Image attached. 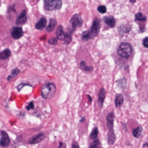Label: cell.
<instances>
[{
    "instance_id": "obj_1",
    "label": "cell",
    "mask_w": 148,
    "mask_h": 148,
    "mask_svg": "<svg viewBox=\"0 0 148 148\" xmlns=\"http://www.w3.org/2000/svg\"><path fill=\"white\" fill-rule=\"evenodd\" d=\"M56 91L55 85L52 82L44 84L41 88V96L45 99H50L54 97Z\"/></svg>"
},
{
    "instance_id": "obj_2",
    "label": "cell",
    "mask_w": 148,
    "mask_h": 148,
    "mask_svg": "<svg viewBox=\"0 0 148 148\" xmlns=\"http://www.w3.org/2000/svg\"><path fill=\"white\" fill-rule=\"evenodd\" d=\"M117 54L124 58H129L134 52V48L129 43L122 42L117 49Z\"/></svg>"
},
{
    "instance_id": "obj_3",
    "label": "cell",
    "mask_w": 148,
    "mask_h": 148,
    "mask_svg": "<svg viewBox=\"0 0 148 148\" xmlns=\"http://www.w3.org/2000/svg\"><path fill=\"white\" fill-rule=\"evenodd\" d=\"M43 2L44 9L47 11L58 10L62 6V1L61 0H44Z\"/></svg>"
},
{
    "instance_id": "obj_4",
    "label": "cell",
    "mask_w": 148,
    "mask_h": 148,
    "mask_svg": "<svg viewBox=\"0 0 148 148\" xmlns=\"http://www.w3.org/2000/svg\"><path fill=\"white\" fill-rule=\"evenodd\" d=\"M101 20L98 18H95L93 20L92 25L90 30H88L90 39L94 38L100 32Z\"/></svg>"
},
{
    "instance_id": "obj_5",
    "label": "cell",
    "mask_w": 148,
    "mask_h": 148,
    "mask_svg": "<svg viewBox=\"0 0 148 148\" xmlns=\"http://www.w3.org/2000/svg\"><path fill=\"white\" fill-rule=\"evenodd\" d=\"M83 19L79 14H76L72 16L70 20V24L72 27V32H74L77 28L83 26Z\"/></svg>"
},
{
    "instance_id": "obj_6",
    "label": "cell",
    "mask_w": 148,
    "mask_h": 148,
    "mask_svg": "<svg viewBox=\"0 0 148 148\" xmlns=\"http://www.w3.org/2000/svg\"><path fill=\"white\" fill-rule=\"evenodd\" d=\"M24 32L21 27H13L11 30V35L14 40H19L24 36Z\"/></svg>"
},
{
    "instance_id": "obj_7",
    "label": "cell",
    "mask_w": 148,
    "mask_h": 148,
    "mask_svg": "<svg viewBox=\"0 0 148 148\" xmlns=\"http://www.w3.org/2000/svg\"><path fill=\"white\" fill-rule=\"evenodd\" d=\"M115 115L113 112L108 113L106 117L107 126L108 129V132H114V122Z\"/></svg>"
},
{
    "instance_id": "obj_8",
    "label": "cell",
    "mask_w": 148,
    "mask_h": 148,
    "mask_svg": "<svg viewBox=\"0 0 148 148\" xmlns=\"http://www.w3.org/2000/svg\"><path fill=\"white\" fill-rule=\"evenodd\" d=\"M27 11L26 10H23L17 18L16 24L18 26H23L26 24L28 21Z\"/></svg>"
},
{
    "instance_id": "obj_9",
    "label": "cell",
    "mask_w": 148,
    "mask_h": 148,
    "mask_svg": "<svg viewBox=\"0 0 148 148\" xmlns=\"http://www.w3.org/2000/svg\"><path fill=\"white\" fill-rule=\"evenodd\" d=\"M11 141L9 136L6 132L2 130L1 132L0 145L3 148H7L10 145Z\"/></svg>"
},
{
    "instance_id": "obj_10",
    "label": "cell",
    "mask_w": 148,
    "mask_h": 148,
    "mask_svg": "<svg viewBox=\"0 0 148 148\" xmlns=\"http://www.w3.org/2000/svg\"><path fill=\"white\" fill-rule=\"evenodd\" d=\"M106 91L105 89L102 88L99 90L98 93V104L100 108L103 107L104 101L106 98Z\"/></svg>"
},
{
    "instance_id": "obj_11",
    "label": "cell",
    "mask_w": 148,
    "mask_h": 148,
    "mask_svg": "<svg viewBox=\"0 0 148 148\" xmlns=\"http://www.w3.org/2000/svg\"><path fill=\"white\" fill-rule=\"evenodd\" d=\"M47 22V19L45 17H41L35 24V28L40 31L43 30L46 28Z\"/></svg>"
},
{
    "instance_id": "obj_12",
    "label": "cell",
    "mask_w": 148,
    "mask_h": 148,
    "mask_svg": "<svg viewBox=\"0 0 148 148\" xmlns=\"http://www.w3.org/2000/svg\"><path fill=\"white\" fill-rule=\"evenodd\" d=\"M45 138V135L43 133H41L34 136L30 140L29 143L30 144H36L41 143Z\"/></svg>"
},
{
    "instance_id": "obj_13",
    "label": "cell",
    "mask_w": 148,
    "mask_h": 148,
    "mask_svg": "<svg viewBox=\"0 0 148 148\" xmlns=\"http://www.w3.org/2000/svg\"><path fill=\"white\" fill-rule=\"evenodd\" d=\"M103 20L105 24L110 28H113L116 26V19L113 16H105L103 18Z\"/></svg>"
},
{
    "instance_id": "obj_14",
    "label": "cell",
    "mask_w": 148,
    "mask_h": 148,
    "mask_svg": "<svg viewBox=\"0 0 148 148\" xmlns=\"http://www.w3.org/2000/svg\"><path fill=\"white\" fill-rule=\"evenodd\" d=\"M56 34L57 38V40L60 41H63L64 38L65 33L64 32V28L62 25H59L57 27L56 31Z\"/></svg>"
},
{
    "instance_id": "obj_15",
    "label": "cell",
    "mask_w": 148,
    "mask_h": 148,
    "mask_svg": "<svg viewBox=\"0 0 148 148\" xmlns=\"http://www.w3.org/2000/svg\"><path fill=\"white\" fill-rule=\"evenodd\" d=\"M57 24V21L55 18L50 19L49 24L46 28V32H51L55 29Z\"/></svg>"
},
{
    "instance_id": "obj_16",
    "label": "cell",
    "mask_w": 148,
    "mask_h": 148,
    "mask_svg": "<svg viewBox=\"0 0 148 148\" xmlns=\"http://www.w3.org/2000/svg\"><path fill=\"white\" fill-rule=\"evenodd\" d=\"M11 55V51L9 48H6L0 52V60H6Z\"/></svg>"
},
{
    "instance_id": "obj_17",
    "label": "cell",
    "mask_w": 148,
    "mask_h": 148,
    "mask_svg": "<svg viewBox=\"0 0 148 148\" xmlns=\"http://www.w3.org/2000/svg\"><path fill=\"white\" fill-rule=\"evenodd\" d=\"M124 98L122 94H116V95L115 99V105L116 107L120 108L124 103Z\"/></svg>"
},
{
    "instance_id": "obj_18",
    "label": "cell",
    "mask_w": 148,
    "mask_h": 148,
    "mask_svg": "<svg viewBox=\"0 0 148 148\" xmlns=\"http://www.w3.org/2000/svg\"><path fill=\"white\" fill-rule=\"evenodd\" d=\"M143 129L141 126H138L136 128H135L133 130L132 132V134L134 137L136 139H138L141 137L143 133Z\"/></svg>"
},
{
    "instance_id": "obj_19",
    "label": "cell",
    "mask_w": 148,
    "mask_h": 148,
    "mask_svg": "<svg viewBox=\"0 0 148 148\" xmlns=\"http://www.w3.org/2000/svg\"><path fill=\"white\" fill-rule=\"evenodd\" d=\"M20 70L18 68H15L12 69L10 74L7 76V80L8 81H10L12 79L16 77L20 74Z\"/></svg>"
},
{
    "instance_id": "obj_20",
    "label": "cell",
    "mask_w": 148,
    "mask_h": 148,
    "mask_svg": "<svg viewBox=\"0 0 148 148\" xmlns=\"http://www.w3.org/2000/svg\"><path fill=\"white\" fill-rule=\"evenodd\" d=\"M132 30V27L128 24H122L119 27V30L120 32H122L124 33L130 32Z\"/></svg>"
},
{
    "instance_id": "obj_21",
    "label": "cell",
    "mask_w": 148,
    "mask_h": 148,
    "mask_svg": "<svg viewBox=\"0 0 148 148\" xmlns=\"http://www.w3.org/2000/svg\"><path fill=\"white\" fill-rule=\"evenodd\" d=\"M80 67L82 70L87 72H90L93 71V66H88L86 64L84 61H82L80 62Z\"/></svg>"
},
{
    "instance_id": "obj_22",
    "label": "cell",
    "mask_w": 148,
    "mask_h": 148,
    "mask_svg": "<svg viewBox=\"0 0 148 148\" xmlns=\"http://www.w3.org/2000/svg\"><path fill=\"white\" fill-rule=\"evenodd\" d=\"M99 132V131L98 128L97 126H95L94 128H93L90 133V136H89L90 139L94 140L97 139Z\"/></svg>"
},
{
    "instance_id": "obj_23",
    "label": "cell",
    "mask_w": 148,
    "mask_h": 148,
    "mask_svg": "<svg viewBox=\"0 0 148 148\" xmlns=\"http://www.w3.org/2000/svg\"><path fill=\"white\" fill-rule=\"evenodd\" d=\"M135 20L137 21H146L147 18L141 12H138L135 14Z\"/></svg>"
},
{
    "instance_id": "obj_24",
    "label": "cell",
    "mask_w": 148,
    "mask_h": 148,
    "mask_svg": "<svg viewBox=\"0 0 148 148\" xmlns=\"http://www.w3.org/2000/svg\"><path fill=\"white\" fill-rule=\"evenodd\" d=\"M101 146V143L98 138L94 139L90 143L89 148H100Z\"/></svg>"
},
{
    "instance_id": "obj_25",
    "label": "cell",
    "mask_w": 148,
    "mask_h": 148,
    "mask_svg": "<svg viewBox=\"0 0 148 148\" xmlns=\"http://www.w3.org/2000/svg\"><path fill=\"white\" fill-rule=\"evenodd\" d=\"M116 83L117 85L119 87L121 88L125 89L126 87L127 80L124 78L118 80L117 81Z\"/></svg>"
},
{
    "instance_id": "obj_26",
    "label": "cell",
    "mask_w": 148,
    "mask_h": 148,
    "mask_svg": "<svg viewBox=\"0 0 148 148\" xmlns=\"http://www.w3.org/2000/svg\"><path fill=\"white\" fill-rule=\"evenodd\" d=\"M64 41V42L67 44H69L71 43L72 41L71 33H69L68 32L65 33Z\"/></svg>"
},
{
    "instance_id": "obj_27",
    "label": "cell",
    "mask_w": 148,
    "mask_h": 148,
    "mask_svg": "<svg viewBox=\"0 0 148 148\" xmlns=\"http://www.w3.org/2000/svg\"><path fill=\"white\" fill-rule=\"evenodd\" d=\"M81 38L84 41H87L90 39L88 30H85L83 32L81 35Z\"/></svg>"
},
{
    "instance_id": "obj_28",
    "label": "cell",
    "mask_w": 148,
    "mask_h": 148,
    "mask_svg": "<svg viewBox=\"0 0 148 148\" xmlns=\"http://www.w3.org/2000/svg\"><path fill=\"white\" fill-rule=\"evenodd\" d=\"M97 10L99 13L102 14H105L107 12V8L105 5H99L98 7Z\"/></svg>"
},
{
    "instance_id": "obj_29",
    "label": "cell",
    "mask_w": 148,
    "mask_h": 148,
    "mask_svg": "<svg viewBox=\"0 0 148 148\" xmlns=\"http://www.w3.org/2000/svg\"><path fill=\"white\" fill-rule=\"evenodd\" d=\"M48 43L51 45H57V39L56 37L51 38L48 40Z\"/></svg>"
},
{
    "instance_id": "obj_30",
    "label": "cell",
    "mask_w": 148,
    "mask_h": 148,
    "mask_svg": "<svg viewBox=\"0 0 148 148\" xmlns=\"http://www.w3.org/2000/svg\"><path fill=\"white\" fill-rule=\"evenodd\" d=\"M26 108L27 111H30V110L34 109V104L33 101L30 102L28 105L26 107Z\"/></svg>"
},
{
    "instance_id": "obj_31",
    "label": "cell",
    "mask_w": 148,
    "mask_h": 148,
    "mask_svg": "<svg viewBox=\"0 0 148 148\" xmlns=\"http://www.w3.org/2000/svg\"><path fill=\"white\" fill-rule=\"evenodd\" d=\"M25 86H30V87H32V85H29L28 84H25V83H24H24H21L17 87V89L18 90L19 92H20L21 89H22V88L24 87Z\"/></svg>"
},
{
    "instance_id": "obj_32",
    "label": "cell",
    "mask_w": 148,
    "mask_h": 148,
    "mask_svg": "<svg viewBox=\"0 0 148 148\" xmlns=\"http://www.w3.org/2000/svg\"><path fill=\"white\" fill-rule=\"evenodd\" d=\"M143 45L144 47H146V48H148V37H145L144 38L143 40Z\"/></svg>"
},
{
    "instance_id": "obj_33",
    "label": "cell",
    "mask_w": 148,
    "mask_h": 148,
    "mask_svg": "<svg viewBox=\"0 0 148 148\" xmlns=\"http://www.w3.org/2000/svg\"><path fill=\"white\" fill-rule=\"evenodd\" d=\"M71 148H80L79 144L77 142H74L72 145Z\"/></svg>"
},
{
    "instance_id": "obj_34",
    "label": "cell",
    "mask_w": 148,
    "mask_h": 148,
    "mask_svg": "<svg viewBox=\"0 0 148 148\" xmlns=\"http://www.w3.org/2000/svg\"><path fill=\"white\" fill-rule=\"evenodd\" d=\"M66 145L64 143H62V142H61L59 143V146H58V148H66Z\"/></svg>"
},
{
    "instance_id": "obj_35",
    "label": "cell",
    "mask_w": 148,
    "mask_h": 148,
    "mask_svg": "<svg viewBox=\"0 0 148 148\" xmlns=\"http://www.w3.org/2000/svg\"><path fill=\"white\" fill-rule=\"evenodd\" d=\"M86 121L85 117L83 116L82 117V118H81L80 120V122H84Z\"/></svg>"
},
{
    "instance_id": "obj_36",
    "label": "cell",
    "mask_w": 148,
    "mask_h": 148,
    "mask_svg": "<svg viewBox=\"0 0 148 148\" xmlns=\"http://www.w3.org/2000/svg\"><path fill=\"white\" fill-rule=\"evenodd\" d=\"M87 96L88 99L89 100V102H92V100H93L92 97L89 95H87Z\"/></svg>"
},
{
    "instance_id": "obj_37",
    "label": "cell",
    "mask_w": 148,
    "mask_h": 148,
    "mask_svg": "<svg viewBox=\"0 0 148 148\" xmlns=\"http://www.w3.org/2000/svg\"><path fill=\"white\" fill-rule=\"evenodd\" d=\"M136 1H134V0H130V2L132 4H134L136 2Z\"/></svg>"
},
{
    "instance_id": "obj_38",
    "label": "cell",
    "mask_w": 148,
    "mask_h": 148,
    "mask_svg": "<svg viewBox=\"0 0 148 148\" xmlns=\"http://www.w3.org/2000/svg\"><path fill=\"white\" fill-rule=\"evenodd\" d=\"M145 146L147 147V146H148V143H145L143 145V148L144 146L145 147Z\"/></svg>"
},
{
    "instance_id": "obj_39",
    "label": "cell",
    "mask_w": 148,
    "mask_h": 148,
    "mask_svg": "<svg viewBox=\"0 0 148 148\" xmlns=\"http://www.w3.org/2000/svg\"><path fill=\"white\" fill-rule=\"evenodd\" d=\"M0 19H1V17H0Z\"/></svg>"
}]
</instances>
